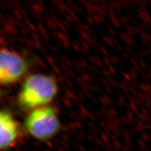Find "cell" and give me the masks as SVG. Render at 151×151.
Listing matches in <instances>:
<instances>
[{
    "label": "cell",
    "mask_w": 151,
    "mask_h": 151,
    "mask_svg": "<svg viewBox=\"0 0 151 151\" xmlns=\"http://www.w3.org/2000/svg\"><path fill=\"white\" fill-rule=\"evenodd\" d=\"M27 70V64L20 55L9 50H0V84L17 82Z\"/></svg>",
    "instance_id": "cell-3"
},
{
    "label": "cell",
    "mask_w": 151,
    "mask_h": 151,
    "mask_svg": "<svg viewBox=\"0 0 151 151\" xmlns=\"http://www.w3.org/2000/svg\"><path fill=\"white\" fill-rule=\"evenodd\" d=\"M20 128L12 113L0 110V151H4L15 145L20 137Z\"/></svg>",
    "instance_id": "cell-4"
},
{
    "label": "cell",
    "mask_w": 151,
    "mask_h": 151,
    "mask_svg": "<svg viewBox=\"0 0 151 151\" xmlns=\"http://www.w3.org/2000/svg\"><path fill=\"white\" fill-rule=\"evenodd\" d=\"M25 127L32 137L39 141H46L58 133L60 123L54 108L45 106L30 112L25 119Z\"/></svg>",
    "instance_id": "cell-2"
},
{
    "label": "cell",
    "mask_w": 151,
    "mask_h": 151,
    "mask_svg": "<svg viewBox=\"0 0 151 151\" xmlns=\"http://www.w3.org/2000/svg\"><path fill=\"white\" fill-rule=\"evenodd\" d=\"M58 86L49 76L34 74L23 82L18 96L19 105L26 109L34 110L45 106L56 96Z\"/></svg>",
    "instance_id": "cell-1"
}]
</instances>
